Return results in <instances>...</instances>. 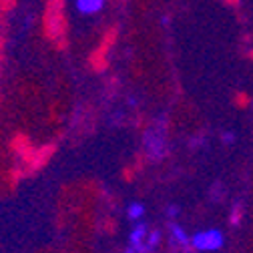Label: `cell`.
I'll use <instances>...</instances> for the list:
<instances>
[{"instance_id": "6da1fadb", "label": "cell", "mask_w": 253, "mask_h": 253, "mask_svg": "<svg viewBox=\"0 0 253 253\" xmlns=\"http://www.w3.org/2000/svg\"><path fill=\"white\" fill-rule=\"evenodd\" d=\"M42 33L58 50L67 48L69 22L65 14V0H46L42 14Z\"/></svg>"}, {"instance_id": "7a4b0ae2", "label": "cell", "mask_w": 253, "mask_h": 253, "mask_svg": "<svg viewBox=\"0 0 253 253\" xmlns=\"http://www.w3.org/2000/svg\"><path fill=\"white\" fill-rule=\"evenodd\" d=\"M54 151H56L54 145H42V147H33L30 149L22 159H18V167L22 169L24 177H30V175L39 173L50 161V157L54 155Z\"/></svg>"}, {"instance_id": "3957f363", "label": "cell", "mask_w": 253, "mask_h": 253, "mask_svg": "<svg viewBox=\"0 0 253 253\" xmlns=\"http://www.w3.org/2000/svg\"><path fill=\"white\" fill-rule=\"evenodd\" d=\"M115 37H117V33L115 30H111V33L103 39V42H101V46L94 50L92 54H90V58H88V62H90V67H92V71H97V73H101V71H105V67H107V52H109V48H111V44L115 42Z\"/></svg>"}, {"instance_id": "277c9868", "label": "cell", "mask_w": 253, "mask_h": 253, "mask_svg": "<svg viewBox=\"0 0 253 253\" xmlns=\"http://www.w3.org/2000/svg\"><path fill=\"white\" fill-rule=\"evenodd\" d=\"M33 147L35 145H33V141H30V137L26 133H16L10 139V151H12V155L16 157V159H22Z\"/></svg>"}, {"instance_id": "5b68a950", "label": "cell", "mask_w": 253, "mask_h": 253, "mask_svg": "<svg viewBox=\"0 0 253 253\" xmlns=\"http://www.w3.org/2000/svg\"><path fill=\"white\" fill-rule=\"evenodd\" d=\"M103 4V0H81L79 2V8L83 12H92V10H99Z\"/></svg>"}, {"instance_id": "8992f818", "label": "cell", "mask_w": 253, "mask_h": 253, "mask_svg": "<svg viewBox=\"0 0 253 253\" xmlns=\"http://www.w3.org/2000/svg\"><path fill=\"white\" fill-rule=\"evenodd\" d=\"M16 6V0H0V16H6Z\"/></svg>"}, {"instance_id": "52a82bcc", "label": "cell", "mask_w": 253, "mask_h": 253, "mask_svg": "<svg viewBox=\"0 0 253 253\" xmlns=\"http://www.w3.org/2000/svg\"><path fill=\"white\" fill-rule=\"evenodd\" d=\"M215 237H217V235H207V237L201 235V237H197V245H199V247H207V249H209V247H217L219 241H211V239H215Z\"/></svg>"}, {"instance_id": "ba28073f", "label": "cell", "mask_w": 253, "mask_h": 253, "mask_svg": "<svg viewBox=\"0 0 253 253\" xmlns=\"http://www.w3.org/2000/svg\"><path fill=\"white\" fill-rule=\"evenodd\" d=\"M4 52H6V37L0 33V75H2V65H4Z\"/></svg>"}, {"instance_id": "9c48e42d", "label": "cell", "mask_w": 253, "mask_h": 253, "mask_svg": "<svg viewBox=\"0 0 253 253\" xmlns=\"http://www.w3.org/2000/svg\"><path fill=\"white\" fill-rule=\"evenodd\" d=\"M235 105H237V107H247V105H249V97H247L245 92L235 94Z\"/></svg>"}, {"instance_id": "30bf717a", "label": "cell", "mask_w": 253, "mask_h": 253, "mask_svg": "<svg viewBox=\"0 0 253 253\" xmlns=\"http://www.w3.org/2000/svg\"><path fill=\"white\" fill-rule=\"evenodd\" d=\"M227 2H229V4H235V2H237V0H227Z\"/></svg>"}]
</instances>
